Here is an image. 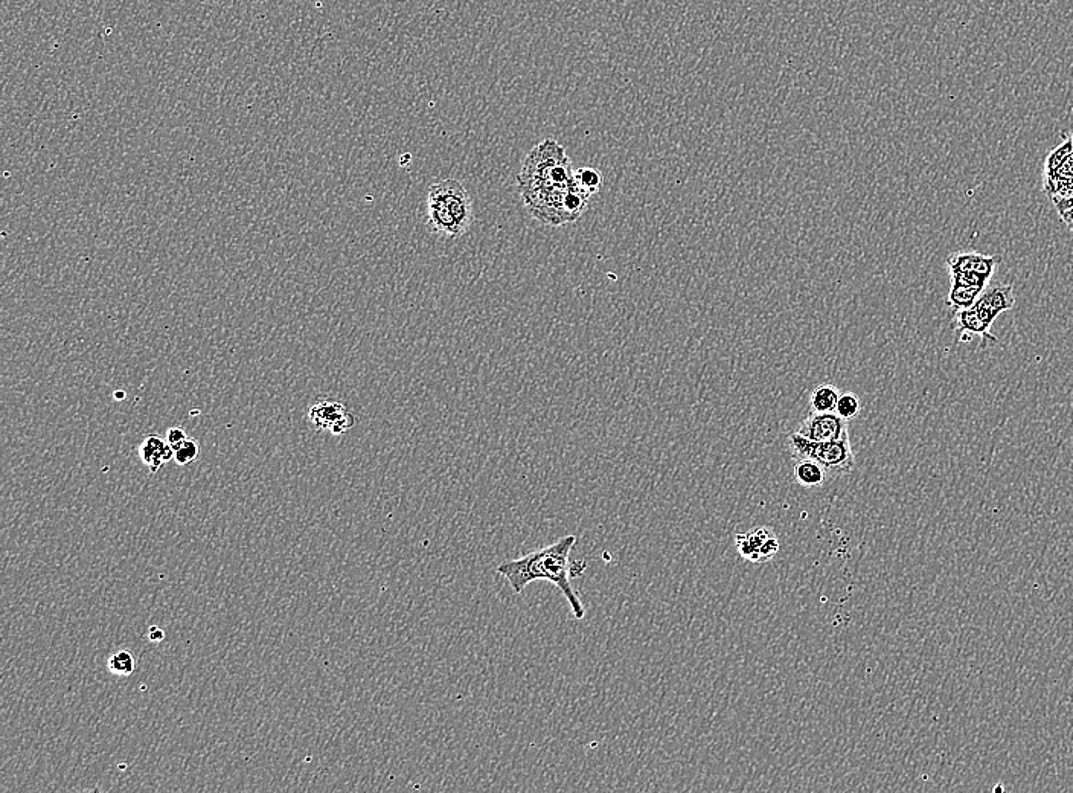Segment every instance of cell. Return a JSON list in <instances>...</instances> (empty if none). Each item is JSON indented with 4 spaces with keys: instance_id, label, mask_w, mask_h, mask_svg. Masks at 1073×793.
Segmentation results:
<instances>
[{
    "instance_id": "21",
    "label": "cell",
    "mask_w": 1073,
    "mask_h": 793,
    "mask_svg": "<svg viewBox=\"0 0 1073 793\" xmlns=\"http://www.w3.org/2000/svg\"><path fill=\"white\" fill-rule=\"evenodd\" d=\"M186 438H188V435H186L185 429L180 426L170 427L167 431V435H165V440L173 446V449H176L179 444H182Z\"/></svg>"
},
{
    "instance_id": "16",
    "label": "cell",
    "mask_w": 1073,
    "mask_h": 793,
    "mask_svg": "<svg viewBox=\"0 0 1073 793\" xmlns=\"http://www.w3.org/2000/svg\"><path fill=\"white\" fill-rule=\"evenodd\" d=\"M110 673L116 676H132L135 671V656L127 650H119L107 661Z\"/></svg>"
},
{
    "instance_id": "1",
    "label": "cell",
    "mask_w": 1073,
    "mask_h": 793,
    "mask_svg": "<svg viewBox=\"0 0 1073 793\" xmlns=\"http://www.w3.org/2000/svg\"><path fill=\"white\" fill-rule=\"evenodd\" d=\"M517 187L529 214L548 226L578 222L592 199L578 187L563 145L551 138L529 151L517 174Z\"/></svg>"
},
{
    "instance_id": "6",
    "label": "cell",
    "mask_w": 1073,
    "mask_h": 793,
    "mask_svg": "<svg viewBox=\"0 0 1073 793\" xmlns=\"http://www.w3.org/2000/svg\"><path fill=\"white\" fill-rule=\"evenodd\" d=\"M796 434L814 443H830V441H842L849 438L848 421L843 420L836 412H810L799 424Z\"/></svg>"
},
{
    "instance_id": "13",
    "label": "cell",
    "mask_w": 1073,
    "mask_h": 793,
    "mask_svg": "<svg viewBox=\"0 0 1073 793\" xmlns=\"http://www.w3.org/2000/svg\"><path fill=\"white\" fill-rule=\"evenodd\" d=\"M840 391L836 386L819 385L813 389L810 395V409L811 412H819V414H827V412H836L837 402H839Z\"/></svg>"
},
{
    "instance_id": "14",
    "label": "cell",
    "mask_w": 1073,
    "mask_h": 793,
    "mask_svg": "<svg viewBox=\"0 0 1073 793\" xmlns=\"http://www.w3.org/2000/svg\"><path fill=\"white\" fill-rule=\"evenodd\" d=\"M984 290L976 289V287L961 286V284L952 283L950 287L949 298H947V305L950 309L959 312V310L971 309L976 304L977 298L981 296Z\"/></svg>"
},
{
    "instance_id": "12",
    "label": "cell",
    "mask_w": 1073,
    "mask_h": 793,
    "mask_svg": "<svg viewBox=\"0 0 1073 793\" xmlns=\"http://www.w3.org/2000/svg\"><path fill=\"white\" fill-rule=\"evenodd\" d=\"M795 481L804 488H817L828 479L827 470L813 460H795L793 467Z\"/></svg>"
},
{
    "instance_id": "5",
    "label": "cell",
    "mask_w": 1073,
    "mask_h": 793,
    "mask_svg": "<svg viewBox=\"0 0 1073 793\" xmlns=\"http://www.w3.org/2000/svg\"><path fill=\"white\" fill-rule=\"evenodd\" d=\"M308 423L316 431L343 435L356 424V417L339 400L319 399L308 411Z\"/></svg>"
},
{
    "instance_id": "2",
    "label": "cell",
    "mask_w": 1073,
    "mask_h": 793,
    "mask_svg": "<svg viewBox=\"0 0 1073 793\" xmlns=\"http://www.w3.org/2000/svg\"><path fill=\"white\" fill-rule=\"evenodd\" d=\"M575 545H577V537H561L552 545L532 551L520 559L502 563L497 566V574L507 580L514 594H522L526 586L539 580L552 583L566 598L574 617L577 620H583L586 617V607L581 603L571 583V578L574 577L571 553Z\"/></svg>"
},
{
    "instance_id": "4",
    "label": "cell",
    "mask_w": 1073,
    "mask_h": 793,
    "mask_svg": "<svg viewBox=\"0 0 1073 793\" xmlns=\"http://www.w3.org/2000/svg\"><path fill=\"white\" fill-rule=\"evenodd\" d=\"M787 450L793 460H813L827 470L828 476H842L856 469V455L852 452L849 438L830 443H814L801 435L787 438Z\"/></svg>"
},
{
    "instance_id": "17",
    "label": "cell",
    "mask_w": 1073,
    "mask_h": 793,
    "mask_svg": "<svg viewBox=\"0 0 1073 793\" xmlns=\"http://www.w3.org/2000/svg\"><path fill=\"white\" fill-rule=\"evenodd\" d=\"M860 409H862V403H860L859 397L852 392H845L840 394L839 402L836 406V414L842 417L843 420L849 421L859 415Z\"/></svg>"
},
{
    "instance_id": "11",
    "label": "cell",
    "mask_w": 1073,
    "mask_h": 793,
    "mask_svg": "<svg viewBox=\"0 0 1073 793\" xmlns=\"http://www.w3.org/2000/svg\"><path fill=\"white\" fill-rule=\"evenodd\" d=\"M955 327L956 333H958V339L961 338L962 333L979 334L982 338L984 345L987 342L991 344H997V338L991 333V325L985 322L981 318V315L971 307L967 310H959L955 312Z\"/></svg>"
},
{
    "instance_id": "19",
    "label": "cell",
    "mask_w": 1073,
    "mask_h": 793,
    "mask_svg": "<svg viewBox=\"0 0 1073 793\" xmlns=\"http://www.w3.org/2000/svg\"><path fill=\"white\" fill-rule=\"evenodd\" d=\"M1072 153L1073 144L1072 141H1070V138H1067L1066 141H1064L1063 144L1058 145V147L1052 151L1051 155L1048 156V159H1046L1045 174L1055 173Z\"/></svg>"
},
{
    "instance_id": "15",
    "label": "cell",
    "mask_w": 1073,
    "mask_h": 793,
    "mask_svg": "<svg viewBox=\"0 0 1073 793\" xmlns=\"http://www.w3.org/2000/svg\"><path fill=\"white\" fill-rule=\"evenodd\" d=\"M575 180L580 190L589 197L596 196L603 187V174L596 168H578L575 170Z\"/></svg>"
},
{
    "instance_id": "9",
    "label": "cell",
    "mask_w": 1073,
    "mask_h": 793,
    "mask_svg": "<svg viewBox=\"0 0 1073 793\" xmlns=\"http://www.w3.org/2000/svg\"><path fill=\"white\" fill-rule=\"evenodd\" d=\"M139 456H141L142 463L154 475L164 467V464L174 460V449L165 438L159 435H148L139 447Z\"/></svg>"
},
{
    "instance_id": "22",
    "label": "cell",
    "mask_w": 1073,
    "mask_h": 793,
    "mask_svg": "<svg viewBox=\"0 0 1073 793\" xmlns=\"http://www.w3.org/2000/svg\"><path fill=\"white\" fill-rule=\"evenodd\" d=\"M147 638L150 639L151 643H161V641H164L165 632L157 626H151L148 629Z\"/></svg>"
},
{
    "instance_id": "18",
    "label": "cell",
    "mask_w": 1073,
    "mask_h": 793,
    "mask_svg": "<svg viewBox=\"0 0 1073 793\" xmlns=\"http://www.w3.org/2000/svg\"><path fill=\"white\" fill-rule=\"evenodd\" d=\"M199 455V443H197L196 440H193V438L189 437L186 438V440L183 441L182 444H179L176 449H174V461H176L179 466H188V464H191L193 463V461H196L197 458H199Z\"/></svg>"
},
{
    "instance_id": "7",
    "label": "cell",
    "mask_w": 1073,
    "mask_h": 793,
    "mask_svg": "<svg viewBox=\"0 0 1073 793\" xmlns=\"http://www.w3.org/2000/svg\"><path fill=\"white\" fill-rule=\"evenodd\" d=\"M738 554L747 562H770L779 553V539L772 528L760 527L735 536Z\"/></svg>"
},
{
    "instance_id": "10",
    "label": "cell",
    "mask_w": 1073,
    "mask_h": 793,
    "mask_svg": "<svg viewBox=\"0 0 1073 793\" xmlns=\"http://www.w3.org/2000/svg\"><path fill=\"white\" fill-rule=\"evenodd\" d=\"M997 264H999L997 258L976 254V252H958V254H952L947 258L949 270L976 272L982 277L988 278V280L993 277Z\"/></svg>"
},
{
    "instance_id": "24",
    "label": "cell",
    "mask_w": 1073,
    "mask_h": 793,
    "mask_svg": "<svg viewBox=\"0 0 1073 793\" xmlns=\"http://www.w3.org/2000/svg\"><path fill=\"white\" fill-rule=\"evenodd\" d=\"M1069 138H1070V141H1072V144H1073V133H1072V135L1069 136Z\"/></svg>"
},
{
    "instance_id": "8",
    "label": "cell",
    "mask_w": 1073,
    "mask_h": 793,
    "mask_svg": "<svg viewBox=\"0 0 1073 793\" xmlns=\"http://www.w3.org/2000/svg\"><path fill=\"white\" fill-rule=\"evenodd\" d=\"M1014 305H1016V298H1014L1013 286L1005 284V286H996L984 290L981 296L977 298L973 309L981 315L985 322L993 325L997 316L1014 309Z\"/></svg>"
},
{
    "instance_id": "20",
    "label": "cell",
    "mask_w": 1073,
    "mask_h": 793,
    "mask_svg": "<svg viewBox=\"0 0 1073 793\" xmlns=\"http://www.w3.org/2000/svg\"><path fill=\"white\" fill-rule=\"evenodd\" d=\"M950 280L952 283L961 284V286L976 287V289L985 290L988 284V278L982 277L979 273L968 272V270H949Z\"/></svg>"
},
{
    "instance_id": "23",
    "label": "cell",
    "mask_w": 1073,
    "mask_h": 793,
    "mask_svg": "<svg viewBox=\"0 0 1073 793\" xmlns=\"http://www.w3.org/2000/svg\"><path fill=\"white\" fill-rule=\"evenodd\" d=\"M1060 219L1063 220L1064 225L1069 228V231L1073 232V209L1072 211L1067 212V214H1064V216H1061Z\"/></svg>"
},
{
    "instance_id": "3",
    "label": "cell",
    "mask_w": 1073,
    "mask_h": 793,
    "mask_svg": "<svg viewBox=\"0 0 1073 793\" xmlns=\"http://www.w3.org/2000/svg\"><path fill=\"white\" fill-rule=\"evenodd\" d=\"M473 220V200L459 180L433 183L427 193V228L433 234L455 240L467 234Z\"/></svg>"
}]
</instances>
